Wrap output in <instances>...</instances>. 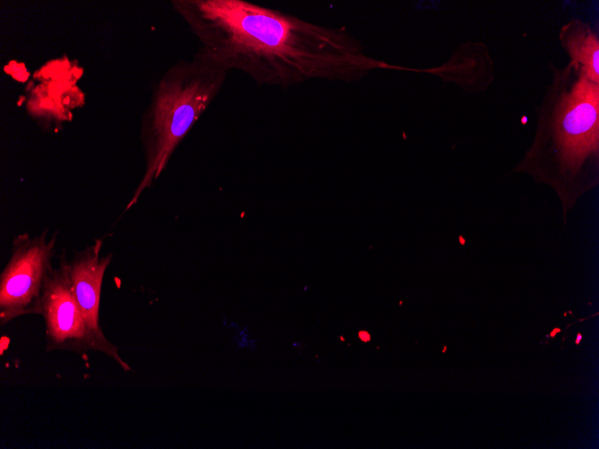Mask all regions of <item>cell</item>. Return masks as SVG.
I'll list each match as a JSON object with an SVG mask.
<instances>
[{"instance_id": "277c9868", "label": "cell", "mask_w": 599, "mask_h": 449, "mask_svg": "<svg viewBox=\"0 0 599 449\" xmlns=\"http://www.w3.org/2000/svg\"><path fill=\"white\" fill-rule=\"evenodd\" d=\"M57 234L48 229L36 237L16 236L11 255L0 274V324L31 314H40V299L47 277L53 271Z\"/></svg>"}, {"instance_id": "6da1fadb", "label": "cell", "mask_w": 599, "mask_h": 449, "mask_svg": "<svg viewBox=\"0 0 599 449\" xmlns=\"http://www.w3.org/2000/svg\"><path fill=\"white\" fill-rule=\"evenodd\" d=\"M201 44L195 56L259 86L287 88L311 80L357 82L399 69L369 56L344 27L333 28L245 0H172Z\"/></svg>"}, {"instance_id": "3957f363", "label": "cell", "mask_w": 599, "mask_h": 449, "mask_svg": "<svg viewBox=\"0 0 599 449\" xmlns=\"http://www.w3.org/2000/svg\"><path fill=\"white\" fill-rule=\"evenodd\" d=\"M577 78L560 91L525 162L543 171V180L558 191L564 210L573 203L572 189L598 167L599 83L577 67Z\"/></svg>"}, {"instance_id": "8992f818", "label": "cell", "mask_w": 599, "mask_h": 449, "mask_svg": "<svg viewBox=\"0 0 599 449\" xmlns=\"http://www.w3.org/2000/svg\"><path fill=\"white\" fill-rule=\"evenodd\" d=\"M102 243V239H96L83 250L75 253L68 261L69 275L84 322L100 352L112 358L125 371H131L129 365L118 354L117 346L104 335L100 324L101 285L112 259L111 254L100 256Z\"/></svg>"}, {"instance_id": "9c48e42d", "label": "cell", "mask_w": 599, "mask_h": 449, "mask_svg": "<svg viewBox=\"0 0 599 449\" xmlns=\"http://www.w3.org/2000/svg\"><path fill=\"white\" fill-rule=\"evenodd\" d=\"M560 332V329H559V328H555V329L551 332L550 335H551V337H554L555 334H556L557 332Z\"/></svg>"}, {"instance_id": "7a4b0ae2", "label": "cell", "mask_w": 599, "mask_h": 449, "mask_svg": "<svg viewBox=\"0 0 599 449\" xmlns=\"http://www.w3.org/2000/svg\"><path fill=\"white\" fill-rule=\"evenodd\" d=\"M227 74L195 56L174 63L162 73L142 117L145 170L126 211L165 170L174 150L221 91Z\"/></svg>"}, {"instance_id": "30bf717a", "label": "cell", "mask_w": 599, "mask_h": 449, "mask_svg": "<svg viewBox=\"0 0 599 449\" xmlns=\"http://www.w3.org/2000/svg\"><path fill=\"white\" fill-rule=\"evenodd\" d=\"M581 339H582V335H581V333H578L577 336L576 344H579Z\"/></svg>"}, {"instance_id": "52a82bcc", "label": "cell", "mask_w": 599, "mask_h": 449, "mask_svg": "<svg viewBox=\"0 0 599 449\" xmlns=\"http://www.w3.org/2000/svg\"><path fill=\"white\" fill-rule=\"evenodd\" d=\"M571 64L581 69L592 82L599 83V39L587 24L573 20L565 24L560 34Z\"/></svg>"}, {"instance_id": "ba28073f", "label": "cell", "mask_w": 599, "mask_h": 449, "mask_svg": "<svg viewBox=\"0 0 599 449\" xmlns=\"http://www.w3.org/2000/svg\"><path fill=\"white\" fill-rule=\"evenodd\" d=\"M359 337L363 341H369L370 340V335L367 332H360Z\"/></svg>"}, {"instance_id": "5b68a950", "label": "cell", "mask_w": 599, "mask_h": 449, "mask_svg": "<svg viewBox=\"0 0 599 449\" xmlns=\"http://www.w3.org/2000/svg\"><path fill=\"white\" fill-rule=\"evenodd\" d=\"M39 315L45 321L47 350L100 351L76 301L65 254L45 281Z\"/></svg>"}]
</instances>
